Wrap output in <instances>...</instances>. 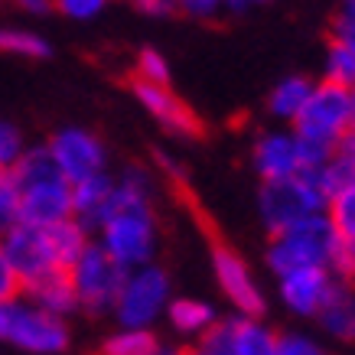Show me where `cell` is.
<instances>
[{
    "label": "cell",
    "mask_w": 355,
    "mask_h": 355,
    "mask_svg": "<svg viewBox=\"0 0 355 355\" xmlns=\"http://www.w3.org/2000/svg\"><path fill=\"white\" fill-rule=\"evenodd\" d=\"M336 248H339V235L333 222L326 212H316L270 235L268 264L277 277L297 268H333Z\"/></svg>",
    "instance_id": "cell-1"
},
{
    "label": "cell",
    "mask_w": 355,
    "mask_h": 355,
    "mask_svg": "<svg viewBox=\"0 0 355 355\" xmlns=\"http://www.w3.org/2000/svg\"><path fill=\"white\" fill-rule=\"evenodd\" d=\"M326 202H329V196L323 193V186L316 183L313 173H297L291 180L264 183L258 193V212L270 235L291 228L293 222H300L306 216L326 212Z\"/></svg>",
    "instance_id": "cell-2"
},
{
    "label": "cell",
    "mask_w": 355,
    "mask_h": 355,
    "mask_svg": "<svg viewBox=\"0 0 355 355\" xmlns=\"http://www.w3.org/2000/svg\"><path fill=\"white\" fill-rule=\"evenodd\" d=\"M352 130V108H349V88L320 82L313 85L303 111L293 118V134L306 144H320L336 150L339 140Z\"/></svg>",
    "instance_id": "cell-3"
},
{
    "label": "cell",
    "mask_w": 355,
    "mask_h": 355,
    "mask_svg": "<svg viewBox=\"0 0 355 355\" xmlns=\"http://www.w3.org/2000/svg\"><path fill=\"white\" fill-rule=\"evenodd\" d=\"M170 303V274L160 264H144L124 274L121 293L114 300V320L128 329H150Z\"/></svg>",
    "instance_id": "cell-4"
},
{
    "label": "cell",
    "mask_w": 355,
    "mask_h": 355,
    "mask_svg": "<svg viewBox=\"0 0 355 355\" xmlns=\"http://www.w3.org/2000/svg\"><path fill=\"white\" fill-rule=\"evenodd\" d=\"M124 274H128V270L121 268L118 261L111 258L98 241H92L85 254L69 268L72 287H76V293H78V310L92 313V316L111 313L114 310V300H118V293H121V284H124Z\"/></svg>",
    "instance_id": "cell-5"
},
{
    "label": "cell",
    "mask_w": 355,
    "mask_h": 355,
    "mask_svg": "<svg viewBox=\"0 0 355 355\" xmlns=\"http://www.w3.org/2000/svg\"><path fill=\"white\" fill-rule=\"evenodd\" d=\"M7 343L17 345L20 352H30V355H59L72 343V329H69V320L40 310V306L33 300H26V297H17V300L10 303Z\"/></svg>",
    "instance_id": "cell-6"
},
{
    "label": "cell",
    "mask_w": 355,
    "mask_h": 355,
    "mask_svg": "<svg viewBox=\"0 0 355 355\" xmlns=\"http://www.w3.org/2000/svg\"><path fill=\"white\" fill-rule=\"evenodd\" d=\"M46 147H49L55 166H59V173H62V180L69 186L92 180V176L108 170L105 144H101L98 134H92L85 128H59L46 140Z\"/></svg>",
    "instance_id": "cell-7"
},
{
    "label": "cell",
    "mask_w": 355,
    "mask_h": 355,
    "mask_svg": "<svg viewBox=\"0 0 355 355\" xmlns=\"http://www.w3.org/2000/svg\"><path fill=\"white\" fill-rule=\"evenodd\" d=\"M212 270H216V280L222 293L228 297V303L235 306L241 316H254L261 320V313H264V293H261L258 280L251 274V268L245 264V258L238 254L232 245L225 241H218L212 238Z\"/></svg>",
    "instance_id": "cell-8"
},
{
    "label": "cell",
    "mask_w": 355,
    "mask_h": 355,
    "mask_svg": "<svg viewBox=\"0 0 355 355\" xmlns=\"http://www.w3.org/2000/svg\"><path fill=\"white\" fill-rule=\"evenodd\" d=\"M199 345H205L216 355H277V336L270 333L261 320L241 316V313L228 316V320H218L199 339Z\"/></svg>",
    "instance_id": "cell-9"
},
{
    "label": "cell",
    "mask_w": 355,
    "mask_h": 355,
    "mask_svg": "<svg viewBox=\"0 0 355 355\" xmlns=\"http://www.w3.org/2000/svg\"><path fill=\"white\" fill-rule=\"evenodd\" d=\"M0 245H3L7 258H10L13 270H17V277H20V284H23V291H26L30 284H36L40 277H46L49 270L59 268L43 228H33V225H23L20 222L13 232H7V235L0 238Z\"/></svg>",
    "instance_id": "cell-10"
},
{
    "label": "cell",
    "mask_w": 355,
    "mask_h": 355,
    "mask_svg": "<svg viewBox=\"0 0 355 355\" xmlns=\"http://www.w3.org/2000/svg\"><path fill=\"white\" fill-rule=\"evenodd\" d=\"M134 98L147 108L163 130H170L176 137H202V121L196 118V111L176 95L170 85H150V82H130Z\"/></svg>",
    "instance_id": "cell-11"
},
{
    "label": "cell",
    "mask_w": 355,
    "mask_h": 355,
    "mask_svg": "<svg viewBox=\"0 0 355 355\" xmlns=\"http://www.w3.org/2000/svg\"><path fill=\"white\" fill-rule=\"evenodd\" d=\"M20 218L23 225L53 228L65 218H72V186L59 180L33 183L20 189Z\"/></svg>",
    "instance_id": "cell-12"
},
{
    "label": "cell",
    "mask_w": 355,
    "mask_h": 355,
    "mask_svg": "<svg viewBox=\"0 0 355 355\" xmlns=\"http://www.w3.org/2000/svg\"><path fill=\"white\" fill-rule=\"evenodd\" d=\"M336 274L329 268H297L280 274V297L300 316H316L326 293L333 287Z\"/></svg>",
    "instance_id": "cell-13"
},
{
    "label": "cell",
    "mask_w": 355,
    "mask_h": 355,
    "mask_svg": "<svg viewBox=\"0 0 355 355\" xmlns=\"http://www.w3.org/2000/svg\"><path fill=\"white\" fill-rule=\"evenodd\" d=\"M251 160H254V170H258L264 183L291 180V176L303 173L300 147H297L293 130L291 134H264V137H258L254 150H251Z\"/></svg>",
    "instance_id": "cell-14"
},
{
    "label": "cell",
    "mask_w": 355,
    "mask_h": 355,
    "mask_svg": "<svg viewBox=\"0 0 355 355\" xmlns=\"http://www.w3.org/2000/svg\"><path fill=\"white\" fill-rule=\"evenodd\" d=\"M316 320L326 333L339 343H355V284L345 277H336Z\"/></svg>",
    "instance_id": "cell-15"
},
{
    "label": "cell",
    "mask_w": 355,
    "mask_h": 355,
    "mask_svg": "<svg viewBox=\"0 0 355 355\" xmlns=\"http://www.w3.org/2000/svg\"><path fill=\"white\" fill-rule=\"evenodd\" d=\"M111 193H114V176H111L108 170L92 176V180L76 183L72 186V218H78V222L95 235V228L108 216Z\"/></svg>",
    "instance_id": "cell-16"
},
{
    "label": "cell",
    "mask_w": 355,
    "mask_h": 355,
    "mask_svg": "<svg viewBox=\"0 0 355 355\" xmlns=\"http://www.w3.org/2000/svg\"><path fill=\"white\" fill-rule=\"evenodd\" d=\"M23 297L33 300L40 310L53 313V316H62V320H69L72 313H78V293H76V287H72V277H69L65 268L49 270L46 277L30 284V287L23 291Z\"/></svg>",
    "instance_id": "cell-17"
},
{
    "label": "cell",
    "mask_w": 355,
    "mask_h": 355,
    "mask_svg": "<svg viewBox=\"0 0 355 355\" xmlns=\"http://www.w3.org/2000/svg\"><path fill=\"white\" fill-rule=\"evenodd\" d=\"M43 232H46V238H49L55 264L65 270L72 268V264L88 251V245L95 241V235H92L78 218H65V222H59V225H53V228H43Z\"/></svg>",
    "instance_id": "cell-18"
},
{
    "label": "cell",
    "mask_w": 355,
    "mask_h": 355,
    "mask_svg": "<svg viewBox=\"0 0 355 355\" xmlns=\"http://www.w3.org/2000/svg\"><path fill=\"white\" fill-rule=\"evenodd\" d=\"M166 320L180 336H199L202 339L212 326L218 323L212 303L196 300V297H180V300L166 303Z\"/></svg>",
    "instance_id": "cell-19"
},
{
    "label": "cell",
    "mask_w": 355,
    "mask_h": 355,
    "mask_svg": "<svg viewBox=\"0 0 355 355\" xmlns=\"http://www.w3.org/2000/svg\"><path fill=\"white\" fill-rule=\"evenodd\" d=\"M17 180V186H33V183H46V180H59L62 173H59V166H55L53 153H49V147L46 144H36V147H26V150L20 153V160L13 163L10 170H7Z\"/></svg>",
    "instance_id": "cell-20"
},
{
    "label": "cell",
    "mask_w": 355,
    "mask_h": 355,
    "mask_svg": "<svg viewBox=\"0 0 355 355\" xmlns=\"http://www.w3.org/2000/svg\"><path fill=\"white\" fill-rule=\"evenodd\" d=\"M163 343L153 329H128L118 326V333H111L105 343L98 345V355H160Z\"/></svg>",
    "instance_id": "cell-21"
},
{
    "label": "cell",
    "mask_w": 355,
    "mask_h": 355,
    "mask_svg": "<svg viewBox=\"0 0 355 355\" xmlns=\"http://www.w3.org/2000/svg\"><path fill=\"white\" fill-rule=\"evenodd\" d=\"M53 53V46L46 36L36 30H23V26H3L0 23V55H13V59H46Z\"/></svg>",
    "instance_id": "cell-22"
},
{
    "label": "cell",
    "mask_w": 355,
    "mask_h": 355,
    "mask_svg": "<svg viewBox=\"0 0 355 355\" xmlns=\"http://www.w3.org/2000/svg\"><path fill=\"white\" fill-rule=\"evenodd\" d=\"M310 92H313V82L303 76H291V78H284V82H277V88L270 92V101H268L270 114H277V118L293 124V118H297L303 111V105H306Z\"/></svg>",
    "instance_id": "cell-23"
},
{
    "label": "cell",
    "mask_w": 355,
    "mask_h": 355,
    "mask_svg": "<svg viewBox=\"0 0 355 355\" xmlns=\"http://www.w3.org/2000/svg\"><path fill=\"white\" fill-rule=\"evenodd\" d=\"M326 216L333 222L336 235L355 245V183L343 186L339 193L329 196V202H326Z\"/></svg>",
    "instance_id": "cell-24"
},
{
    "label": "cell",
    "mask_w": 355,
    "mask_h": 355,
    "mask_svg": "<svg viewBox=\"0 0 355 355\" xmlns=\"http://www.w3.org/2000/svg\"><path fill=\"white\" fill-rule=\"evenodd\" d=\"M326 82L343 88L355 85V49L329 40V49H326Z\"/></svg>",
    "instance_id": "cell-25"
},
{
    "label": "cell",
    "mask_w": 355,
    "mask_h": 355,
    "mask_svg": "<svg viewBox=\"0 0 355 355\" xmlns=\"http://www.w3.org/2000/svg\"><path fill=\"white\" fill-rule=\"evenodd\" d=\"M20 186L10 173H0V238L20 225Z\"/></svg>",
    "instance_id": "cell-26"
},
{
    "label": "cell",
    "mask_w": 355,
    "mask_h": 355,
    "mask_svg": "<svg viewBox=\"0 0 355 355\" xmlns=\"http://www.w3.org/2000/svg\"><path fill=\"white\" fill-rule=\"evenodd\" d=\"M134 82H150V85H170V62L157 49H140L134 59Z\"/></svg>",
    "instance_id": "cell-27"
},
{
    "label": "cell",
    "mask_w": 355,
    "mask_h": 355,
    "mask_svg": "<svg viewBox=\"0 0 355 355\" xmlns=\"http://www.w3.org/2000/svg\"><path fill=\"white\" fill-rule=\"evenodd\" d=\"M26 150V140H23L20 128L10 121L0 118V173H7L13 163L20 160V153Z\"/></svg>",
    "instance_id": "cell-28"
},
{
    "label": "cell",
    "mask_w": 355,
    "mask_h": 355,
    "mask_svg": "<svg viewBox=\"0 0 355 355\" xmlns=\"http://www.w3.org/2000/svg\"><path fill=\"white\" fill-rule=\"evenodd\" d=\"M111 0H53V7L62 17H69V20H78V23H85V20H95L98 13L108 7Z\"/></svg>",
    "instance_id": "cell-29"
},
{
    "label": "cell",
    "mask_w": 355,
    "mask_h": 355,
    "mask_svg": "<svg viewBox=\"0 0 355 355\" xmlns=\"http://www.w3.org/2000/svg\"><path fill=\"white\" fill-rule=\"evenodd\" d=\"M17 297H23V284L17 277V270H13L3 245H0V300L7 303V300H17Z\"/></svg>",
    "instance_id": "cell-30"
},
{
    "label": "cell",
    "mask_w": 355,
    "mask_h": 355,
    "mask_svg": "<svg viewBox=\"0 0 355 355\" xmlns=\"http://www.w3.org/2000/svg\"><path fill=\"white\" fill-rule=\"evenodd\" d=\"M277 355H326V352L313 339H306V336L287 333V336H277Z\"/></svg>",
    "instance_id": "cell-31"
},
{
    "label": "cell",
    "mask_w": 355,
    "mask_h": 355,
    "mask_svg": "<svg viewBox=\"0 0 355 355\" xmlns=\"http://www.w3.org/2000/svg\"><path fill=\"white\" fill-rule=\"evenodd\" d=\"M329 40H333V43L349 46V49H355V10L343 7V10L336 13L333 30H329Z\"/></svg>",
    "instance_id": "cell-32"
},
{
    "label": "cell",
    "mask_w": 355,
    "mask_h": 355,
    "mask_svg": "<svg viewBox=\"0 0 355 355\" xmlns=\"http://www.w3.org/2000/svg\"><path fill=\"white\" fill-rule=\"evenodd\" d=\"M225 7V0H176V10H183L193 20H212Z\"/></svg>",
    "instance_id": "cell-33"
},
{
    "label": "cell",
    "mask_w": 355,
    "mask_h": 355,
    "mask_svg": "<svg viewBox=\"0 0 355 355\" xmlns=\"http://www.w3.org/2000/svg\"><path fill=\"white\" fill-rule=\"evenodd\" d=\"M130 3L147 17H166V13L176 10V0H130Z\"/></svg>",
    "instance_id": "cell-34"
},
{
    "label": "cell",
    "mask_w": 355,
    "mask_h": 355,
    "mask_svg": "<svg viewBox=\"0 0 355 355\" xmlns=\"http://www.w3.org/2000/svg\"><path fill=\"white\" fill-rule=\"evenodd\" d=\"M10 303L13 300H0V343H7V329H10Z\"/></svg>",
    "instance_id": "cell-35"
},
{
    "label": "cell",
    "mask_w": 355,
    "mask_h": 355,
    "mask_svg": "<svg viewBox=\"0 0 355 355\" xmlns=\"http://www.w3.org/2000/svg\"><path fill=\"white\" fill-rule=\"evenodd\" d=\"M336 150H343L345 157L352 160V170H355V130H349V134L339 140V147H336Z\"/></svg>",
    "instance_id": "cell-36"
},
{
    "label": "cell",
    "mask_w": 355,
    "mask_h": 355,
    "mask_svg": "<svg viewBox=\"0 0 355 355\" xmlns=\"http://www.w3.org/2000/svg\"><path fill=\"white\" fill-rule=\"evenodd\" d=\"M254 3H268V0H225L228 10H248V7H254Z\"/></svg>",
    "instance_id": "cell-37"
},
{
    "label": "cell",
    "mask_w": 355,
    "mask_h": 355,
    "mask_svg": "<svg viewBox=\"0 0 355 355\" xmlns=\"http://www.w3.org/2000/svg\"><path fill=\"white\" fill-rule=\"evenodd\" d=\"M183 355H216V352H209L205 345H196V349H183Z\"/></svg>",
    "instance_id": "cell-38"
},
{
    "label": "cell",
    "mask_w": 355,
    "mask_h": 355,
    "mask_svg": "<svg viewBox=\"0 0 355 355\" xmlns=\"http://www.w3.org/2000/svg\"><path fill=\"white\" fill-rule=\"evenodd\" d=\"M349 108H352V130H355V85L349 88Z\"/></svg>",
    "instance_id": "cell-39"
},
{
    "label": "cell",
    "mask_w": 355,
    "mask_h": 355,
    "mask_svg": "<svg viewBox=\"0 0 355 355\" xmlns=\"http://www.w3.org/2000/svg\"><path fill=\"white\" fill-rule=\"evenodd\" d=\"M343 7H349V10H355V0H343Z\"/></svg>",
    "instance_id": "cell-40"
},
{
    "label": "cell",
    "mask_w": 355,
    "mask_h": 355,
    "mask_svg": "<svg viewBox=\"0 0 355 355\" xmlns=\"http://www.w3.org/2000/svg\"><path fill=\"white\" fill-rule=\"evenodd\" d=\"M349 280H352V284H355V270H352V277H349Z\"/></svg>",
    "instance_id": "cell-41"
}]
</instances>
